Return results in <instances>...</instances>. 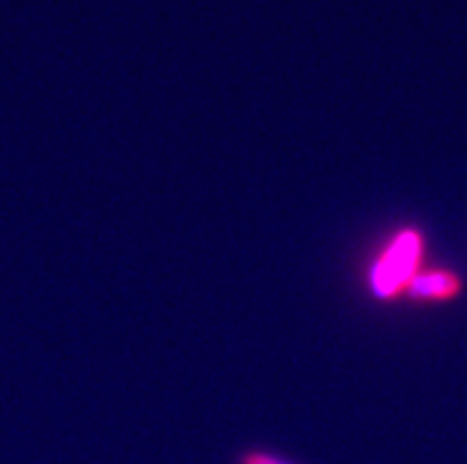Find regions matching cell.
I'll list each match as a JSON object with an SVG mask.
<instances>
[{"mask_svg": "<svg viewBox=\"0 0 467 464\" xmlns=\"http://www.w3.org/2000/svg\"><path fill=\"white\" fill-rule=\"evenodd\" d=\"M422 256H425V237L420 230H397L368 265L366 284L370 296L378 301H391L406 294L410 280L420 273Z\"/></svg>", "mask_w": 467, "mask_h": 464, "instance_id": "cell-1", "label": "cell"}, {"mask_svg": "<svg viewBox=\"0 0 467 464\" xmlns=\"http://www.w3.org/2000/svg\"><path fill=\"white\" fill-rule=\"evenodd\" d=\"M240 464H292L290 459L280 458V455L266 453V450H249L240 458Z\"/></svg>", "mask_w": 467, "mask_h": 464, "instance_id": "cell-3", "label": "cell"}, {"mask_svg": "<svg viewBox=\"0 0 467 464\" xmlns=\"http://www.w3.org/2000/svg\"><path fill=\"white\" fill-rule=\"evenodd\" d=\"M462 283L456 273L451 271H427L418 273L410 280L406 294L413 301H449L461 294Z\"/></svg>", "mask_w": 467, "mask_h": 464, "instance_id": "cell-2", "label": "cell"}]
</instances>
